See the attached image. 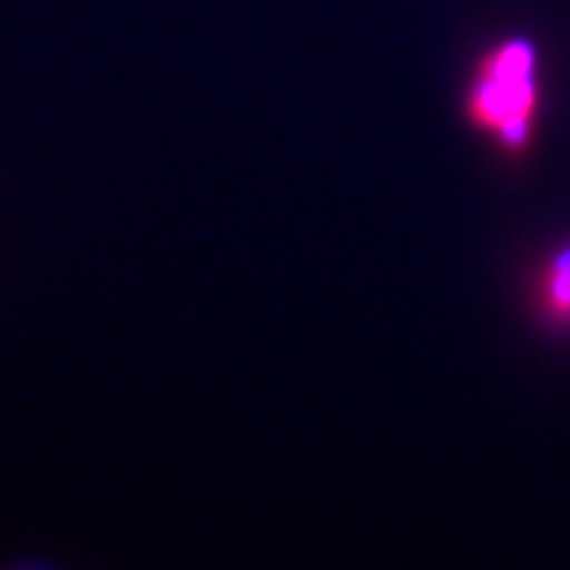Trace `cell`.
Wrapping results in <instances>:
<instances>
[{"mask_svg": "<svg viewBox=\"0 0 570 570\" xmlns=\"http://www.w3.org/2000/svg\"><path fill=\"white\" fill-rule=\"evenodd\" d=\"M539 304L550 323L570 327V248L554 254L541 273Z\"/></svg>", "mask_w": 570, "mask_h": 570, "instance_id": "2", "label": "cell"}, {"mask_svg": "<svg viewBox=\"0 0 570 570\" xmlns=\"http://www.w3.org/2000/svg\"><path fill=\"white\" fill-rule=\"evenodd\" d=\"M465 104L470 122L510 151H523L537 114V59L529 42L510 40L483 56Z\"/></svg>", "mask_w": 570, "mask_h": 570, "instance_id": "1", "label": "cell"}]
</instances>
